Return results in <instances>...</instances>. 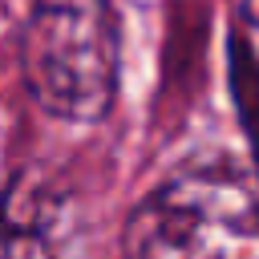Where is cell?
Masks as SVG:
<instances>
[{
  "label": "cell",
  "instance_id": "cell-1",
  "mask_svg": "<svg viewBox=\"0 0 259 259\" xmlns=\"http://www.w3.org/2000/svg\"><path fill=\"white\" fill-rule=\"evenodd\" d=\"M125 259H259V182L227 166L162 182L125 223Z\"/></svg>",
  "mask_w": 259,
  "mask_h": 259
},
{
  "label": "cell",
  "instance_id": "cell-2",
  "mask_svg": "<svg viewBox=\"0 0 259 259\" xmlns=\"http://www.w3.org/2000/svg\"><path fill=\"white\" fill-rule=\"evenodd\" d=\"M24 81L53 117H101L117 89V20L109 0H32Z\"/></svg>",
  "mask_w": 259,
  "mask_h": 259
},
{
  "label": "cell",
  "instance_id": "cell-3",
  "mask_svg": "<svg viewBox=\"0 0 259 259\" xmlns=\"http://www.w3.org/2000/svg\"><path fill=\"white\" fill-rule=\"evenodd\" d=\"M65 239V202L61 194L20 174L0 194V259H57Z\"/></svg>",
  "mask_w": 259,
  "mask_h": 259
},
{
  "label": "cell",
  "instance_id": "cell-4",
  "mask_svg": "<svg viewBox=\"0 0 259 259\" xmlns=\"http://www.w3.org/2000/svg\"><path fill=\"white\" fill-rule=\"evenodd\" d=\"M243 12L251 16V24H259V0H243Z\"/></svg>",
  "mask_w": 259,
  "mask_h": 259
}]
</instances>
